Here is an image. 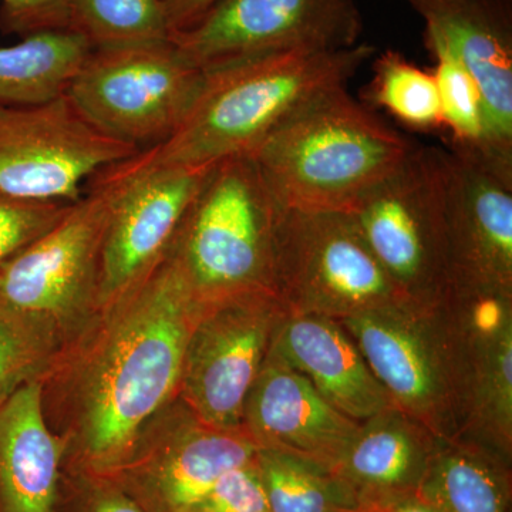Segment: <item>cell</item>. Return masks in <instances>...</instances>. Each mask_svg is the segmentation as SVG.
<instances>
[{"label": "cell", "mask_w": 512, "mask_h": 512, "mask_svg": "<svg viewBox=\"0 0 512 512\" xmlns=\"http://www.w3.org/2000/svg\"><path fill=\"white\" fill-rule=\"evenodd\" d=\"M204 305L165 255L57 359L69 389L66 450L72 444L84 478L110 480L124 470L151 420L180 393L185 348Z\"/></svg>", "instance_id": "obj_1"}, {"label": "cell", "mask_w": 512, "mask_h": 512, "mask_svg": "<svg viewBox=\"0 0 512 512\" xmlns=\"http://www.w3.org/2000/svg\"><path fill=\"white\" fill-rule=\"evenodd\" d=\"M375 52L359 43L336 52L285 53L205 72L178 130L137 157L154 165L210 167L248 156L303 104L346 86Z\"/></svg>", "instance_id": "obj_2"}, {"label": "cell", "mask_w": 512, "mask_h": 512, "mask_svg": "<svg viewBox=\"0 0 512 512\" xmlns=\"http://www.w3.org/2000/svg\"><path fill=\"white\" fill-rule=\"evenodd\" d=\"M414 147L339 86L303 104L248 156L279 208L346 212Z\"/></svg>", "instance_id": "obj_3"}, {"label": "cell", "mask_w": 512, "mask_h": 512, "mask_svg": "<svg viewBox=\"0 0 512 512\" xmlns=\"http://www.w3.org/2000/svg\"><path fill=\"white\" fill-rule=\"evenodd\" d=\"M278 214L254 160L225 158L212 165L165 255L202 303L272 289Z\"/></svg>", "instance_id": "obj_4"}, {"label": "cell", "mask_w": 512, "mask_h": 512, "mask_svg": "<svg viewBox=\"0 0 512 512\" xmlns=\"http://www.w3.org/2000/svg\"><path fill=\"white\" fill-rule=\"evenodd\" d=\"M109 185L99 173L55 227L0 271V308L36 326L64 352L99 312Z\"/></svg>", "instance_id": "obj_5"}, {"label": "cell", "mask_w": 512, "mask_h": 512, "mask_svg": "<svg viewBox=\"0 0 512 512\" xmlns=\"http://www.w3.org/2000/svg\"><path fill=\"white\" fill-rule=\"evenodd\" d=\"M447 185V151L416 146L345 212L384 271L419 305L439 302L447 288Z\"/></svg>", "instance_id": "obj_6"}, {"label": "cell", "mask_w": 512, "mask_h": 512, "mask_svg": "<svg viewBox=\"0 0 512 512\" xmlns=\"http://www.w3.org/2000/svg\"><path fill=\"white\" fill-rule=\"evenodd\" d=\"M202 80L167 40L90 50L64 96L94 130L144 151L178 130Z\"/></svg>", "instance_id": "obj_7"}, {"label": "cell", "mask_w": 512, "mask_h": 512, "mask_svg": "<svg viewBox=\"0 0 512 512\" xmlns=\"http://www.w3.org/2000/svg\"><path fill=\"white\" fill-rule=\"evenodd\" d=\"M272 289L289 312L333 319L413 302L345 212L279 208Z\"/></svg>", "instance_id": "obj_8"}, {"label": "cell", "mask_w": 512, "mask_h": 512, "mask_svg": "<svg viewBox=\"0 0 512 512\" xmlns=\"http://www.w3.org/2000/svg\"><path fill=\"white\" fill-rule=\"evenodd\" d=\"M355 0H218L170 40L201 72L296 52L359 45Z\"/></svg>", "instance_id": "obj_9"}, {"label": "cell", "mask_w": 512, "mask_h": 512, "mask_svg": "<svg viewBox=\"0 0 512 512\" xmlns=\"http://www.w3.org/2000/svg\"><path fill=\"white\" fill-rule=\"evenodd\" d=\"M286 312L272 289L205 303L188 338L178 393L192 416L212 429L242 431L245 400Z\"/></svg>", "instance_id": "obj_10"}, {"label": "cell", "mask_w": 512, "mask_h": 512, "mask_svg": "<svg viewBox=\"0 0 512 512\" xmlns=\"http://www.w3.org/2000/svg\"><path fill=\"white\" fill-rule=\"evenodd\" d=\"M137 154L99 171L110 190L99 311L137 288L163 261L212 168L147 164Z\"/></svg>", "instance_id": "obj_11"}, {"label": "cell", "mask_w": 512, "mask_h": 512, "mask_svg": "<svg viewBox=\"0 0 512 512\" xmlns=\"http://www.w3.org/2000/svg\"><path fill=\"white\" fill-rule=\"evenodd\" d=\"M140 151L103 136L66 96L0 103V191L37 201L74 202L87 181Z\"/></svg>", "instance_id": "obj_12"}, {"label": "cell", "mask_w": 512, "mask_h": 512, "mask_svg": "<svg viewBox=\"0 0 512 512\" xmlns=\"http://www.w3.org/2000/svg\"><path fill=\"white\" fill-rule=\"evenodd\" d=\"M431 305L406 302L338 319L393 406L436 437L448 436L458 394L456 363L423 319Z\"/></svg>", "instance_id": "obj_13"}, {"label": "cell", "mask_w": 512, "mask_h": 512, "mask_svg": "<svg viewBox=\"0 0 512 512\" xmlns=\"http://www.w3.org/2000/svg\"><path fill=\"white\" fill-rule=\"evenodd\" d=\"M448 153L446 289H512V177Z\"/></svg>", "instance_id": "obj_14"}, {"label": "cell", "mask_w": 512, "mask_h": 512, "mask_svg": "<svg viewBox=\"0 0 512 512\" xmlns=\"http://www.w3.org/2000/svg\"><path fill=\"white\" fill-rule=\"evenodd\" d=\"M171 433L141 441L128 466L110 478L147 512L190 511L224 474L254 461L258 451L244 431L212 429L194 416Z\"/></svg>", "instance_id": "obj_15"}, {"label": "cell", "mask_w": 512, "mask_h": 512, "mask_svg": "<svg viewBox=\"0 0 512 512\" xmlns=\"http://www.w3.org/2000/svg\"><path fill=\"white\" fill-rule=\"evenodd\" d=\"M360 423L330 406L308 380L269 348L245 400L242 431L258 448L332 470Z\"/></svg>", "instance_id": "obj_16"}, {"label": "cell", "mask_w": 512, "mask_h": 512, "mask_svg": "<svg viewBox=\"0 0 512 512\" xmlns=\"http://www.w3.org/2000/svg\"><path fill=\"white\" fill-rule=\"evenodd\" d=\"M456 55L483 99L491 141L512 164V35L493 0H409Z\"/></svg>", "instance_id": "obj_17"}, {"label": "cell", "mask_w": 512, "mask_h": 512, "mask_svg": "<svg viewBox=\"0 0 512 512\" xmlns=\"http://www.w3.org/2000/svg\"><path fill=\"white\" fill-rule=\"evenodd\" d=\"M271 348L330 406L357 423L393 407L355 340L338 320L288 311L276 326Z\"/></svg>", "instance_id": "obj_18"}, {"label": "cell", "mask_w": 512, "mask_h": 512, "mask_svg": "<svg viewBox=\"0 0 512 512\" xmlns=\"http://www.w3.org/2000/svg\"><path fill=\"white\" fill-rule=\"evenodd\" d=\"M437 439L393 406L360 423L329 473L342 485L353 508L417 494Z\"/></svg>", "instance_id": "obj_19"}, {"label": "cell", "mask_w": 512, "mask_h": 512, "mask_svg": "<svg viewBox=\"0 0 512 512\" xmlns=\"http://www.w3.org/2000/svg\"><path fill=\"white\" fill-rule=\"evenodd\" d=\"M66 441L49 429L45 379L0 403V512H56Z\"/></svg>", "instance_id": "obj_20"}, {"label": "cell", "mask_w": 512, "mask_h": 512, "mask_svg": "<svg viewBox=\"0 0 512 512\" xmlns=\"http://www.w3.org/2000/svg\"><path fill=\"white\" fill-rule=\"evenodd\" d=\"M417 495L436 512H508L510 473L484 447L439 437Z\"/></svg>", "instance_id": "obj_21"}, {"label": "cell", "mask_w": 512, "mask_h": 512, "mask_svg": "<svg viewBox=\"0 0 512 512\" xmlns=\"http://www.w3.org/2000/svg\"><path fill=\"white\" fill-rule=\"evenodd\" d=\"M90 50L84 37L69 30L0 47V103L37 104L63 96Z\"/></svg>", "instance_id": "obj_22"}, {"label": "cell", "mask_w": 512, "mask_h": 512, "mask_svg": "<svg viewBox=\"0 0 512 512\" xmlns=\"http://www.w3.org/2000/svg\"><path fill=\"white\" fill-rule=\"evenodd\" d=\"M426 45L436 59L433 74L439 89L443 127L450 133L451 153L491 165L512 177V164L498 156L491 141L477 84L443 37L429 26H426Z\"/></svg>", "instance_id": "obj_23"}, {"label": "cell", "mask_w": 512, "mask_h": 512, "mask_svg": "<svg viewBox=\"0 0 512 512\" xmlns=\"http://www.w3.org/2000/svg\"><path fill=\"white\" fill-rule=\"evenodd\" d=\"M69 30L92 49L148 45L170 40L161 0H67Z\"/></svg>", "instance_id": "obj_24"}, {"label": "cell", "mask_w": 512, "mask_h": 512, "mask_svg": "<svg viewBox=\"0 0 512 512\" xmlns=\"http://www.w3.org/2000/svg\"><path fill=\"white\" fill-rule=\"evenodd\" d=\"M256 466L269 512H345L353 504L325 468L281 451L258 448Z\"/></svg>", "instance_id": "obj_25"}, {"label": "cell", "mask_w": 512, "mask_h": 512, "mask_svg": "<svg viewBox=\"0 0 512 512\" xmlns=\"http://www.w3.org/2000/svg\"><path fill=\"white\" fill-rule=\"evenodd\" d=\"M366 96L370 103L413 130L443 128L436 77L399 52L387 50L376 57Z\"/></svg>", "instance_id": "obj_26"}, {"label": "cell", "mask_w": 512, "mask_h": 512, "mask_svg": "<svg viewBox=\"0 0 512 512\" xmlns=\"http://www.w3.org/2000/svg\"><path fill=\"white\" fill-rule=\"evenodd\" d=\"M490 333L480 336L477 360L476 409L494 427L495 439L510 451L512 424V330L510 299L495 309Z\"/></svg>", "instance_id": "obj_27"}, {"label": "cell", "mask_w": 512, "mask_h": 512, "mask_svg": "<svg viewBox=\"0 0 512 512\" xmlns=\"http://www.w3.org/2000/svg\"><path fill=\"white\" fill-rule=\"evenodd\" d=\"M60 355L45 333L0 308V403L26 383L46 380Z\"/></svg>", "instance_id": "obj_28"}, {"label": "cell", "mask_w": 512, "mask_h": 512, "mask_svg": "<svg viewBox=\"0 0 512 512\" xmlns=\"http://www.w3.org/2000/svg\"><path fill=\"white\" fill-rule=\"evenodd\" d=\"M70 204L28 200L0 191V271L13 256L55 227Z\"/></svg>", "instance_id": "obj_29"}, {"label": "cell", "mask_w": 512, "mask_h": 512, "mask_svg": "<svg viewBox=\"0 0 512 512\" xmlns=\"http://www.w3.org/2000/svg\"><path fill=\"white\" fill-rule=\"evenodd\" d=\"M188 512H269L256 457L224 474Z\"/></svg>", "instance_id": "obj_30"}, {"label": "cell", "mask_w": 512, "mask_h": 512, "mask_svg": "<svg viewBox=\"0 0 512 512\" xmlns=\"http://www.w3.org/2000/svg\"><path fill=\"white\" fill-rule=\"evenodd\" d=\"M59 30H69L67 0H0L3 35L28 37Z\"/></svg>", "instance_id": "obj_31"}, {"label": "cell", "mask_w": 512, "mask_h": 512, "mask_svg": "<svg viewBox=\"0 0 512 512\" xmlns=\"http://www.w3.org/2000/svg\"><path fill=\"white\" fill-rule=\"evenodd\" d=\"M89 494L79 512H147L134 498L107 478H86Z\"/></svg>", "instance_id": "obj_32"}, {"label": "cell", "mask_w": 512, "mask_h": 512, "mask_svg": "<svg viewBox=\"0 0 512 512\" xmlns=\"http://www.w3.org/2000/svg\"><path fill=\"white\" fill-rule=\"evenodd\" d=\"M218 0H161L171 33L187 28Z\"/></svg>", "instance_id": "obj_33"}, {"label": "cell", "mask_w": 512, "mask_h": 512, "mask_svg": "<svg viewBox=\"0 0 512 512\" xmlns=\"http://www.w3.org/2000/svg\"><path fill=\"white\" fill-rule=\"evenodd\" d=\"M345 512H436L429 504L424 503L417 494L404 495L386 503L366 505Z\"/></svg>", "instance_id": "obj_34"}]
</instances>
